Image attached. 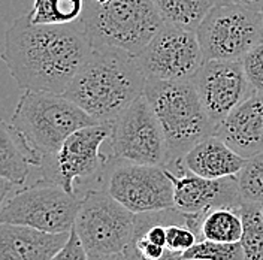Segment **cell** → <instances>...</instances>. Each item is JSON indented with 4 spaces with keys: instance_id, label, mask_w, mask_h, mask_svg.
<instances>
[{
    "instance_id": "26",
    "label": "cell",
    "mask_w": 263,
    "mask_h": 260,
    "mask_svg": "<svg viewBox=\"0 0 263 260\" xmlns=\"http://www.w3.org/2000/svg\"><path fill=\"white\" fill-rule=\"evenodd\" d=\"M51 260H88V253H87L85 247L82 245L75 229L70 230V236H69L67 243Z\"/></svg>"
},
{
    "instance_id": "23",
    "label": "cell",
    "mask_w": 263,
    "mask_h": 260,
    "mask_svg": "<svg viewBox=\"0 0 263 260\" xmlns=\"http://www.w3.org/2000/svg\"><path fill=\"white\" fill-rule=\"evenodd\" d=\"M238 187L241 203L263 205V151L247 159L244 168L238 174Z\"/></svg>"
},
{
    "instance_id": "5",
    "label": "cell",
    "mask_w": 263,
    "mask_h": 260,
    "mask_svg": "<svg viewBox=\"0 0 263 260\" xmlns=\"http://www.w3.org/2000/svg\"><path fill=\"white\" fill-rule=\"evenodd\" d=\"M11 123L20 130L41 157L54 156L75 130L99 124L65 95L24 90Z\"/></svg>"
},
{
    "instance_id": "32",
    "label": "cell",
    "mask_w": 263,
    "mask_h": 260,
    "mask_svg": "<svg viewBox=\"0 0 263 260\" xmlns=\"http://www.w3.org/2000/svg\"><path fill=\"white\" fill-rule=\"evenodd\" d=\"M262 214H263V205H262Z\"/></svg>"
},
{
    "instance_id": "27",
    "label": "cell",
    "mask_w": 263,
    "mask_h": 260,
    "mask_svg": "<svg viewBox=\"0 0 263 260\" xmlns=\"http://www.w3.org/2000/svg\"><path fill=\"white\" fill-rule=\"evenodd\" d=\"M15 184L6 181V179L0 178V210L3 208V205L6 203V200L11 197V193H14V189H15Z\"/></svg>"
},
{
    "instance_id": "11",
    "label": "cell",
    "mask_w": 263,
    "mask_h": 260,
    "mask_svg": "<svg viewBox=\"0 0 263 260\" xmlns=\"http://www.w3.org/2000/svg\"><path fill=\"white\" fill-rule=\"evenodd\" d=\"M136 214L103 189L81 196L73 229L88 254L123 253L130 243Z\"/></svg>"
},
{
    "instance_id": "31",
    "label": "cell",
    "mask_w": 263,
    "mask_h": 260,
    "mask_svg": "<svg viewBox=\"0 0 263 260\" xmlns=\"http://www.w3.org/2000/svg\"><path fill=\"white\" fill-rule=\"evenodd\" d=\"M93 2H96L99 5H105V3H108L109 0H93Z\"/></svg>"
},
{
    "instance_id": "24",
    "label": "cell",
    "mask_w": 263,
    "mask_h": 260,
    "mask_svg": "<svg viewBox=\"0 0 263 260\" xmlns=\"http://www.w3.org/2000/svg\"><path fill=\"white\" fill-rule=\"evenodd\" d=\"M244 260V251L239 243H218L200 239L189 248L182 260Z\"/></svg>"
},
{
    "instance_id": "28",
    "label": "cell",
    "mask_w": 263,
    "mask_h": 260,
    "mask_svg": "<svg viewBox=\"0 0 263 260\" xmlns=\"http://www.w3.org/2000/svg\"><path fill=\"white\" fill-rule=\"evenodd\" d=\"M88 260H127L124 253H108V254H88Z\"/></svg>"
},
{
    "instance_id": "15",
    "label": "cell",
    "mask_w": 263,
    "mask_h": 260,
    "mask_svg": "<svg viewBox=\"0 0 263 260\" xmlns=\"http://www.w3.org/2000/svg\"><path fill=\"white\" fill-rule=\"evenodd\" d=\"M215 136L239 156L250 159L263 151V93L253 91L220 124Z\"/></svg>"
},
{
    "instance_id": "19",
    "label": "cell",
    "mask_w": 263,
    "mask_h": 260,
    "mask_svg": "<svg viewBox=\"0 0 263 260\" xmlns=\"http://www.w3.org/2000/svg\"><path fill=\"white\" fill-rule=\"evenodd\" d=\"M166 26L196 32L214 6L213 0H153Z\"/></svg>"
},
{
    "instance_id": "33",
    "label": "cell",
    "mask_w": 263,
    "mask_h": 260,
    "mask_svg": "<svg viewBox=\"0 0 263 260\" xmlns=\"http://www.w3.org/2000/svg\"><path fill=\"white\" fill-rule=\"evenodd\" d=\"M184 260H190V259H184Z\"/></svg>"
},
{
    "instance_id": "16",
    "label": "cell",
    "mask_w": 263,
    "mask_h": 260,
    "mask_svg": "<svg viewBox=\"0 0 263 260\" xmlns=\"http://www.w3.org/2000/svg\"><path fill=\"white\" fill-rule=\"evenodd\" d=\"M69 236L70 232L49 233L0 221V260H51Z\"/></svg>"
},
{
    "instance_id": "14",
    "label": "cell",
    "mask_w": 263,
    "mask_h": 260,
    "mask_svg": "<svg viewBox=\"0 0 263 260\" xmlns=\"http://www.w3.org/2000/svg\"><path fill=\"white\" fill-rule=\"evenodd\" d=\"M174 185V208L185 214L206 212L217 207H241L236 177L210 179L178 166H166Z\"/></svg>"
},
{
    "instance_id": "12",
    "label": "cell",
    "mask_w": 263,
    "mask_h": 260,
    "mask_svg": "<svg viewBox=\"0 0 263 260\" xmlns=\"http://www.w3.org/2000/svg\"><path fill=\"white\" fill-rule=\"evenodd\" d=\"M136 60L147 78L164 81H192L205 63L196 32L166 24Z\"/></svg>"
},
{
    "instance_id": "2",
    "label": "cell",
    "mask_w": 263,
    "mask_h": 260,
    "mask_svg": "<svg viewBox=\"0 0 263 260\" xmlns=\"http://www.w3.org/2000/svg\"><path fill=\"white\" fill-rule=\"evenodd\" d=\"M147 77L136 55L112 47H93L65 96L100 124H111L144 95Z\"/></svg>"
},
{
    "instance_id": "10",
    "label": "cell",
    "mask_w": 263,
    "mask_h": 260,
    "mask_svg": "<svg viewBox=\"0 0 263 260\" xmlns=\"http://www.w3.org/2000/svg\"><path fill=\"white\" fill-rule=\"evenodd\" d=\"M99 189L135 214L174 208V185L164 166L108 159Z\"/></svg>"
},
{
    "instance_id": "7",
    "label": "cell",
    "mask_w": 263,
    "mask_h": 260,
    "mask_svg": "<svg viewBox=\"0 0 263 260\" xmlns=\"http://www.w3.org/2000/svg\"><path fill=\"white\" fill-rule=\"evenodd\" d=\"M196 36L205 62H241L263 42L262 12L236 2L214 5L199 24Z\"/></svg>"
},
{
    "instance_id": "6",
    "label": "cell",
    "mask_w": 263,
    "mask_h": 260,
    "mask_svg": "<svg viewBox=\"0 0 263 260\" xmlns=\"http://www.w3.org/2000/svg\"><path fill=\"white\" fill-rule=\"evenodd\" d=\"M109 136L111 124L99 123L75 130L54 156L42 159L37 179L57 184L70 195H77V182L98 189L108 160L102 146Z\"/></svg>"
},
{
    "instance_id": "8",
    "label": "cell",
    "mask_w": 263,
    "mask_h": 260,
    "mask_svg": "<svg viewBox=\"0 0 263 260\" xmlns=\"http://www.w3.org/2000/svg\"><path fill=\"white\" fill-rule=\"evenodd\" d=\"M80 203L81 196L70 195L57 184L37 179L12 193L0 210V221L49 233L70 232Z\"/></svg>"
},
{
    "instance_id": "20",
    "label": "cell",
    "mask_w": 263,
    "mask_h": 260,
    "mask_svg": "<svg viewBox=\"0 0 263 260\" xmlns=\"http://www.w3.org/2000/svg\"><path fill=\"white\" fill-rule=\"evenodd\" d=\"M242 236V217L236 207H217L203 214L200 239L218 243H239Z\"/></svg>"
},
{
    "instance_id": "9",
    "label": "cell",
    "mask_w": 263,
    "mask_h": 260,
    "mask_svg": "<svg viewBox=\"0 0 263 260\" xmlns=\"http://www.w3.org/2000/svg\"><path fill=\"white\" fill-rule=\"evenodd\" d=\"M108 148L102 151L111 160L167 166L169 153L163 130L149 102L142 95L111 123Z\"/></svg>"
},
{
    "instance_id": "3",
    "label": "cell",
    "mask_w": 263,
    "mask_h": 260,
    "mask_svg": "<svg viewBox=\"0 0 263 260\" xmlns=\"http://www.w3.org/2000/svg\"><path fill=\"white\" fill-rule=\"evenodd\" d=\"M144 96L162 126L169 163L180 160L196 144L214 135L215 124L206 114L192 81L147 78Z\"/></svg>"
},
{
    "instance_id": "13",
    "label": "cell",
    "mask_w": 263,
    "mask_h": 260,
    "mask_svg": "<svg viewBox=\"0 0 263 260\" xmlns=\"http://www.w3.org/2000/svg\"><path fill=\"white\" fill-rule=\"evenodd\" d=\"M192 82L215 127L253 93L242 62L206 60Z\"/></svg>"
},
{
    "instance_id": "22",
    "label": "cell",
    "mask_w": 263,
    "mask_h": 260,
    "mask_svg": "<svg viewBox=\"0 0 263 260\" xmlns=\"http://www.w3.org/2000/svg\"><path fill=\"white\" fill-rule=\"evenodd\" d=\"M242 236L239 244L244 251V260H263V214L262 207L241 203Z\"/></svg>"
},
{
    "instance_id": "1",
    "label": "cell",
    "mask_w": 263,
    "mask_h": 260,
    "mask_svg": "<svg viewBox=\"0 0 263 260\" xmlns=\"http://www.w3.org/2000/svg\"><path fill=\"white\" fill-rule=\"evenodd\" d=\"M91 49L81 20L33 24L26 14L5 32L0 59L21 90L65 95Z\"/></svg>"
},
{
    "instance_id": "30",
    "label": "cell",
    "mask_w": 263,
    "mask_h": 260,
    "mask_svg": "<svg viewBox=\"0 0 263 260\" xmlns=\"http://www.w3.org/2000/svg\"><path fill=\"white\" fill-rule=\"evenodd\" d=\"M228 2H233V0H213L214 5H218V3H228Z\"/></svg>"
},
{
    "instance_id": "18",
    "label": "cell",
    "mask_w": 263,
    "mask_h": 260,
    "mask_svg": "<svg viewBox=\"0 0 263 260\" xmlns=\"http://www.w3.org/2000/svg\"><path fill=\"white\" fill-rule=\"evenodd\" d=\"M41 154L12 123L0 118V178L24 185L33 169L39 171Z\"/></svg>"
},
{
    "instance_id": "25",
    "label": "cell",
    "mask_w": 263,
    "mask_h": 260,
    "mask_svg": "<svg viewBox=\"0 0 263 260\" xmlns=\"http://www.w3.org/2000/svg\"><path fill=\"white\" fill-rule=\"evenodd\" d=\"M241 62L251 90L263 93V42L256 45Z\"/></svg>"
},
{
    "instance_id": "29",
    "label": "cell",
    "mask_w": 263,
    "mask_h": 260,
    "mask_svg": "<svg viewBox=\"0 0 263 260\" xmlns=\"http://www.w3.org/2000/svg\"><path fill=\"white\" fill-rule=\"evenodd\" d=\"M242 6H246L251 11H256V12H263V0H233Z\"/></svg>"
},
{
    "instance_id": "34",
    "label": "cell",
    "mask_w": 263,
    "mask_h": 260,
    "mask_svg": "<svg viewBox=\"0 0 263 260\" xmlns=\"http://www.w3.org/2000/svg\"><path fill=\"white\" fill-rule=\"evenodd\" d=\"M262 16H263V12H262Z\"/></svg>"
},
{
    "instance_id": "17",
    "label": "cell",
    "mask_w": 263,
    "mask_h": 260,
    "mask_svg": "<svg viewBox=\"0 0 263 260\" xmlns=\"http://www.w3.org/2000/svg\"><path fill=\"white\" fill-rule=\"evenodd\" d=\"M246 162V157L233 151L223 139L211 135L167 166H178L203 178L218 179L238 177Z\"/></svg>"
},
{
    "instance_id": "21",
    "label": "cell",
    "mask_w": 263,
    "mask_h": 260,
    "mask_svg": "<svg viewBox=\"0 0 263 260\" xmlns=\"http://www.w3.org/2000/svg\"><path fill=\"white\" fill-rule=\"evenodd\" d=\"M85 0H33L27 16L33 24H72L81 20Z\"/></svg>"
},
{
    "instance_id": "4",
    "label": "cell",
    "mask_w": 263,
    "mask_h": 260,
    "mask_svg": "<svg viewBox=\"0 0 263 260\" xmlns=\"http://www.w3.org/2000/svg\"><path fill=\"white\" fill-rule=\"evenodd\" d=\"M91 47H112L138 55L162 30L163 20L153 0H85L81 16Z\"/></svg>"
}]
</instances>
